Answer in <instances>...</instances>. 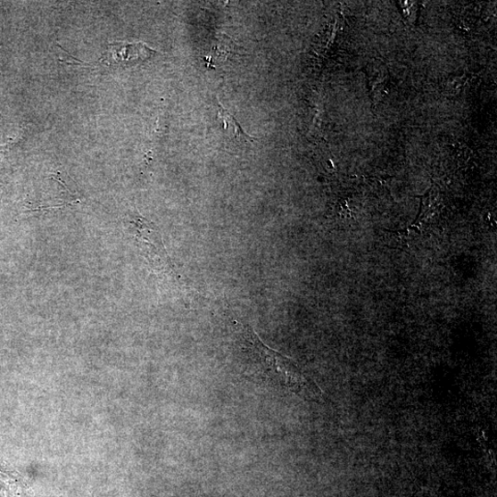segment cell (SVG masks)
<instances>
[{"label": "cell", "instance_id": "6da1fadb", "mask_svg": "<svg viewBox=\"0 0 497 497\" xmlns=\"http://www.w3.org/2000/svg\"><path fill=\"white\" fill-rule=\"evenodd\" d=\"M244 337L248 350L272 382L310 400L321 396L319 388L294 360L262 344L250 327L244 328Z\"/></svg>", "mask_w": 497, "mask_h": 497}, {"label": "cell", "instance_id": "7a4b0ae2", "mask_svg": "<svg viewBox=\"0 0 497 497\" xmlns=\"http://www.w3.org/2000/svg\"><path fill=\"white\" fill-rule=\"evenodd\" d=\"M156 51L143 43H113L107 46L99 63L106 67H131L150 60Z\"/></svg>", "mask_w": 497, "mask_h": 497}, {"label": "cell", "instance_id": "3957f363", "mask_svg": "<svg viewBox=\"0 0 497 497\" xmlns=\"http://www.w3.org/2000/svg\"><path fill=\"white\" fill-rule=\"evenodd\" d=\"M219 119H220L223 123L226 125V129L228 128H232L234 135L236 137L244 139L245 141H252L254 142L257 140L256 138L248 136L239 124V122L234 119L231 113L226 110L220 104H219Z\"/></svg>", "mask_w": 497, "mask_h": 497}]
</instances>
